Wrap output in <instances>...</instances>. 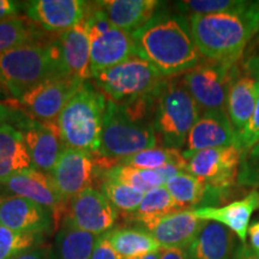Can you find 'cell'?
I'll list each match as a JSON object with an SVG mask.
<instances>
[{
    "label": "cell",
    "instance_id": "cell-1",
    "mask_svg": "<svg viewBox=\"0 0 259 259\" xmlns=\"http://www.w3.org/2000/svg\"><path fill=\"white\" fill-rule=\"evenodd\" d=\"M136 54L149 61L166 78L189 72L204 58L191 32L189 18L157 11L134 34Z\"/></svg>",
    "mask_w": 259,
    "mask_h": 259
},
{
    "label": "cell",
    "instance_id": "cell-2",
    "mask_svg": "<svg viewBox=\"0 0 259 259\" xmlns=\"http://www.w3.org/2000/svg\"><path fill=\"white\" fill-rule=\"evenodd\" d=\"M189 22L196 46L205 59L236 64L259 30V2L232 12L190 16Z\"/></svg>",
    "mask_w": 259,
    "mask_h": 259
},
{
    "label": "cell",
    "instance_id": "cell-3",
    "mask_svg": "<svg viewBox=\"0 0 259 259\" xmlns=\"http://www.w3.org/2000/svg\"><path fill=\"white\" fill-rule=\"evenodd\" d=\"M57 76H65L57 40L36 41L0 54V89L14 99Z\"/></svg>",
    "mask_w": 259,
    "mask_h": 259
},
{
    "label": "cell",
    "instance_id": "cell-4",
    "mask_svg": "<svg viewBox=\"0 0 259 259\" xmlns=\"http://www.w3.org/2000/svg\"><path fill=\"white\" fill-rule=\"evenodd\" d=\"M106 107V96L88 80L83 82L57 120L65 148L99 153Z\"/></svg>",
    "mask_w": 259,
    "mask_h": 259
},
{
    "label": "cell",
    "instance_id": "cell-5",
    "mask_svg": "<svg viewBox=\"0 0 259 259\" xmlns=\"http://www.w3.org/2000/svg\"><path fill=\"white\" fill-rule=\"evenodd\" d=\"M157 142L153 124L134 120L118 103L107 100L101 145L96 154L99 170L109 169L132 155L155 148Z\"/></svg>",
    "mask_w": 259,
    "mask_h": 259
},
{
    "label": "cell",
    "instance_id": "cell-6",
    "mask_svg": "<svg viewBox=\"0 0 259 259\" xmlns=\"http://www.w3.org/2000/svg\"><path fill=\"white\" fill-rule=\"evenodd\" d=\"M200 116V108L180 79H169L162 85L154 107V130L164 147H185L191 128Z\"/></svg>",
    "mask_w": 259,
    "mask_h": 259
},
{
    "label": "cell",
    "instance_id": "cell-7",
    "mask_svg": "<svg viewBox=\"0 0 259 259\" xmlns=\"http://www.w3.org/2000/svg\"><path fill=\"white\" fill-rule=\"evenodd\" d=\"M96 88L118 105L156 96L167 78L143 58L134 56L93 77Z\"/></svg>",
    "mask_w": 259,
    "mask_h": 259
},
{
    "label": "cell",
    "instance_id": "cell-8",
    "mask_svg": "<svg viewBox=\"0 0 259 259\" xmlns=\"http://www.w3.org/2000/svg\"><path fill=\"white\" fill-rule=\"evenodd\" d=\"M93 77L109 67L137 56L134 35L116 28L96 3H90L87 16Z\"/></svg>",
    "mask_w": 259,
    "mask_h": 259
},
{
    "label": "cell",
    "instance_id": "cell-9",
    "mask_svg": "<svg viewBox=\"0 0 259 259\" xmlns=\"http://www.w3.org/2000/svg\"><path fill=\"white\" fill-rule=\"evenodd\" d=\"M187 160V173L198 178L210 187L216 204L231 196L238 184L242 151L239 147H227L200 150L184 155Z\"/></svg>",
    "mask_w": 259,
    "mask_h": 259
},
{
    "label": "cell",
    "instance_id": "cell-10",
    "mask_svg": "<svg viewBox=\"0 0 259 259\" xmlns=\"http://www.w3.org/2000/svg\"><path fill=\"white\" fill-rule=\"evenodd\" d=\"M82 80L57 76L38 83L18 99L10 102L12 109L41 122H57L61 111L82 85Z\"/></svg>",
    "mask_w": 259,
    "mask_h": 259
},
{
    "label": "cell",
    "instance_id": "cell-11",
    "mask_svg": "<svg viewBox=\"0 0 259 259\" xmlns=\"http://www.w3.org/2000/svg\"><path fill=\"white\" fill-rule=\"evenodd\" d=\"M236 64L209 60L197 65L183 77V82L200 109L226 111L227 95Z\"/></svg>",
    "mask_w": 259,
    "mask_h": 259
},
{
    "label": "cell",
    "instance_id": "cell-12",
    "mask_svg": "<svg viewBox=\"0 0 259 259\" xmlns=\"http://www.w3.org/2000/svg\"><path fill=\"white\" fill-rule=\"evenodd\" d=\"M118 218V210L101 191L94 187L70 199L66 209V222L96 236L113 231Z\"/></svg>",
    "mask_w": 259,
    "mask_h": 259
},
{
    "label": "cell",
    "instance_id": "cell-13",
    "mask_svg": "<svg viewBox=\"0 0 259 259\" xmlns=\"http://www.w3.org/2000/svg\"><path fill=\"white\" fill-rule=\"evenodd\" d=\"M50 174L60 196L70 202L78 193L92 189L99 176V166L94 154L65 148Z\"/></svg>",
    "mask_w": 259,
    "mask_h": 259
},
{
    "label": "cell",
    "instance_id": "cell-14",
    "mask_svg": "<svg viewBox=\"0 0 259 259\" xmlns=\"http://www.w3.org/2000/svg\"><path fill=\"white\" fill-rule=\"evenodd\" d=\"M259 99V63L247 64L244 70L235 65L227 95L226 112L238 136L253 115Z\"/></svg>",
    "mask_w": 259,
    "mask_h": 259
},
{
    "label": "cell",
    "instance_id": "cell-15",
    "mask_svg": "<svg viewBox=\"0 0 259 259\" xmlns=\"http://www.w3.org/2000/svg\"><path fill=\"white\" fill-rule=\"evenodd\" d=\"M18 120L32 167L51 173L65 149L57 122H41L24 115Z\"/></svg>",
    "mask_w": 259,
    "mask_h": 259
},
{
    "label": "cell",
    "instance_id": "cell-16",
    "mask_svg": "<svg viewBox=\"0 0 259 259\" xmlns=\"http://www.w3.org/2000/svg\"><path fill=\"white\" fill-rule=\"evenodd\" d=\"M2 185H5L15 196L31 200L50 210L56 220V225L66 211V200L60 196L50 173L32 167L11 177Z\"/></svg>",
    "mask_w": 259,
    "mask_h": 259
},
{
    "label": "cell",
    "instance_id": "cell-17",
    "mask_svg": "<svg viewBox=\"0 0 259 259\" xmlns=\"http://www.w3.org/2000/svg\"><path fill=\"white\" fill-rule=\"evenodd\" d=\"M27 17L51 32L69 30L88 16L90 3L82 0H32L27 3Z\"/></svg>",
    "mask_w": 259,
    "mask_h": 259
},
{
    "label": "cell",
    "instance_id": "cell-18",
    "mask_svg": "<svg viewBox=\"0 0 259 259\" xmlns=\"http://www.w3.org/2000/svg\"><path fill=\"white\" fill-rule=\"evenodd\" d=\"M239 147L238 134L226 111L204 112L187 136L184 155L200 150Z\"/></svg>",
    "mask_w": 259,
    "mask_h": 259
},
{
    "label": "cell",
    "instance_id": "cell-19",
    "mask_svg": "<svg viewBox=\"0 0 259 259\" xmlns=\"http://www.w3.org/2000/svg\"><path fill=\"white\" fill-rule=\"evenodd\" d=\"M52 212L37 203L12 196L0 198V226L18 233L42 235L52 226Z\"/></svg>",
    "mask_w": 259,
    "mask_h": 259
},
{
    "label": "cell",
    "instance_id": "cell-20",
    "mask_svg": "<svg viewBox=\"0 0 259 259\" xmlns=\"http://www.w3.org/2000/svg\"><path fill=\"white\" fill-rule=\"evenodd\" d=\"M205 222L197 218L192 210H184L144 223L141 228L150 233L162 248L187 250Z\"/></svg>",
    "mask_w": 259,
    "mask_h": 259
},
{
    "label": "cell",
    "instance_id": "cell-21",
    "mask_svg": "<svg viewBox=\"0 0 259 259\" xmlns=\"http://www.w3.org/2000/svg\"><path fill=\"white\" fill-rule=\"evenodd\" d=\"M65 76L85 82L93 78L90 69V41L87 18L57 38Z\"/></svg>",
    "mask_w": 259,
    "mask_h": 259
},
{
    "label": "cell",
    "instance_id": "cell-22",
    "mask_svg": "<svg viewBox=\"0 0 259 259\" xmlns=\"http://www.w3.org/2000/svg\"><path fill=\"white\" fill-rule=\"evenodd\" d=\"M259 210V191L252 190L245 198L227 204L225 206H203L192 210L203 221H213L235 233L242 244H246L252 213Z\"/></svg>",
    "mask_w": 259,
    "mask_h": 259
},
{
    "label": "cell",
    "instance_id": "cell-23",
    "mask_svg": "<svg viewBox=\"0 0 259 259\" xmlns=\"http://www.w3.org/2000/svg\"><path fill=\"white\" fill-rule=\"evenodd\" d=\"M96 4L116 28L131 34L144 27L160 8L156 0H103Z\"/></svg>",
    "mask_w": 259,
    "mask_h": 259
},
{
    "label": "cell",
    "instance_id": "cell-24",
    "mask_svg": "<svg viewBox=\"0 0 259 259\" xmlns=\"http://www.w3.org/2000/svg\"><path fill=\"white\" fill-rule=\"evenodd\" d=\"M234 251L233 232L213 221L205 222L187 248L190 259H233Z\"/></svg>",
    "mask_w": 259,
    "mask_h": 259
},
{
    "label": "cell",
    "instance_id": "cell-25",
    "mask_svg": "<svg viewBox=\"0 0 259 259\" xmlns=\"http://www.w3.org/2000/svg\"><path fill=\"white\" fill-rule=\"evenodd\" d=\"M30 168V155L22 132L9 124L0 125V185Z\"/></svg>",
    "mask_w": 259,
    "mask_h": 259
},
{
    "label": "cell",
    "instance_id": "cell-26",
    "mask_svg": "<svg viewBox=\"0 0 259 259\" xmlns=\"http://www.w3.org/2000/svg\"><path fill=\"white\" fill-rule=\"evenodd\" d=\"M164 187L176 200L181 211L203 206H216L210 187L187 171H181L170 178Z\"/></svg>",
    "mask_w": 259,
    "mask_h": 259
},
{
    "label": "cell",
    "instance_id": "cell-27",
    "mask_svg": "<svg viewBox=\"0 0 259 259\" xmlns=\"http://www.w3.org/2000/svg\"><path fill=\"white\" fill-rule=\"evenodd\" d=\"M109 241L121 259H134L161 252V245L143 228H119L107 233Z\"/></svg>",
    "mask_w": 259,
    "mask_h": 259
},
{
    "label": "cell",
    "instance_id": "cell-28",
    "mask_svg": "<svg viewBox=\"0 0 259 259\" xmlns=\"http://www.w3.org/2000/svg\"><path fill=\"white\" fill-rule=\"evenodd\" d=\"M97 236L65 221L58 235L60 259H92Z\"/></svg>",
    "mask_w": 259,
    "mask_h": 259
},
{
    "label": "cell",
    "instance_id": "cell-29",
    "mask_svg": "<svg viewBox=\"0 0 259 259\" xmlns=\"http://www.w3.org/2000/svg\"><path fill=\"white\" fill-rule=\"evenodd\" d=\"M178 211H181V210L176 200L173 199L166 187L161 186L145 193L141 205L134 213H130V216H131V220L142 226L153 220Z\"/></svg>",
    "mask_w": 259,
    "mask_h": 259
},
{
    "label": "cell",
    "instance_id": "cell-30",
    "mask_svg": "<svg viewBox=\"0 0 259 259\" xmlns=\"http://www.w3.org/2000/svg\"><path fill=\"white\" fill-rule=\"evenodd\" d=\"M106 179H112L118 181V183L125 184L132 189L141 191V192L147 193L150 190L156 189V187L164 186L166 180L161 176V173L156 170L150 169H139L126 164H115L106 170L103 174Z\"/></svg>",
    "mask_w": 259,
    "mask_h": 259
},
{
    "label": "cell",
    "instance_id": "cell-31",
    "mask_svg": "<svg viewBox=\"0 0 259 259\" xmlns=\"http://www.w3.org/2000/svg\"><path fill=\"white\" fill-rule=\"evenodd\" d=\"M120 163L126 164V166L139 168V169L156 170L167 166V164H177V166L181 167L185 171L187 169V160L180 151V149L167 147L145 149L141 153L125 158Z\"/></svg>",
    "mask_w": 259,
    "mask_h": 259
},
{
    "label": "cell",
    "instance_id": "cell-32",
    "mask_svg": "<svg viewBox=\"0 0 259 259\" xmlns=\"http://www.w3.org/2000/svg\"><path fill=\"white\" fill-rule=\"evenodd\" d=\"M40 34L34 22L28 17H18L0 22V54L36 42Z\"/></svg>",
    "mask_w": 259,
    "mask_h": 259
},
{
    "label": "cell",
    "instance_id": "cell-33",
    "mask_svg": "<svg viewBox=\"0 0 259 259\" xmlns=\"http://www.w3.org/2000/svg\"><path fill=\"white\" fill-rule=\"evenodd\" d=\"M101 192L116 210H120L128 215L134 213L138 209L145 194L125 184L112 179H106V178H103L101 183Z\"/></svg>",
    "mask_w": 259,
    "mask_h": 259
},
{
    "label": "cell",
    "instance_id": "cell-34",
    "mask_svg": "<svg viewBox=\"0 0 259 259\" xmlns=\"http://www.w3.org/2000/svg\"><path fill=\"white\" fill-rule=\"evenodd\" d=\"M42 235L18 233L0 226V259H12L25 251L35 248Z\"/></svg>",
    "mask_w": 259,
    "mask_h": 259
},
{
    "label": "cell",
    "instance_id": "cell-35",
    "mask_svg": "<svg viewBox=\"0 0 259 259\" xmlns=\"http://www.w3.org/2000/svg\"><path fill=\"white\" fill-rule=\"evenodd\" d=\"M248 3L240 0H189L177 3V6L184 15L202 16L236 11L246 8Z\"/></svg>",
    "mask_w": 259,
    "mask_h": 259
},
{
    "label": "cell",
    "instance_id": "cell-36",
    "mask_svg": "<svg viewBox=\"0 0 259 259\" xmlns=\"http://www.w3.org/2000/svg\"><path fill=\"white\" fill-rule=\"evenodd\" d=\"M238 184L259 190V143L242 153Z\"/></svg>",
    "mask_w": 259,
    "mask_h": 259
},
{
    "label": "cell",
    "instance_id": "cell-37",
    "mask_svg": "<svg viewBox=\"0 0 259 259\" xmlns=\"http://www.w3.org/2000/svg\"><path fill=\"white\" fill-rule=\"evenodd\" d=\"M238 138L239 148L241 149L242 153H245L253 145L259 143V99L250 122L246 126L244 131L238 136Z\"/></svg>",
    "mask_w": 259,
    "mask_h": 259
},
{
    "label": "cell",
    "instance_id": "cell-38",
    "mask_svg": "<svg viewBox=\"0 0 259 259\" xmlns=\"http://www.w3.org/2000/svg\"><path fill=\"white\" fill-rule=\"evenodd\" d=\"M92 259H121L116 253L107 234L97 236Z\"/></svg>",
    "mask_w": 259,
    "mask_h": 259
},
{
    "label": "cell",
    "instance_id": "cell-39",
    "mask_svg": "<svg viewBox=\"0 0 259 259\" xmlns=\"http://www.w3.org/2000/svg\"><path fill=\"white\" fill-rule=\"evenodd\" d=\"M21 3L14 0H0V22L18 17Z\"/></svg>",
    "mask_w": 259,
    "mask_h": 259
},
{
    "label": "cell",
    "instance_id": "cell-40",
    "mask_svg": "<svg viewBox=\"0 0 259 259\" xmlns=\"http://www.w3.org/2000/svg\"><path fill=\"white\" fill-rule=\"evenodd\" d=\"M160 259H190L185 248H162Z\"/></svg>",
    "mask_w": 259,
    "mask_h": 259
},
{
    "label": "cell",
    "instance_id": "cell-41",
    "mask_svg": "<svg viewBox=\"0 0 259 259\" xmlns=\"http://www.w3.org/2000/svg\"><path fill=\"white\" fill-rule=\"evenodd\" d=\"M233 259H259V253L246 244H242L239 247H235Z\"/></svg>",
    "mask_w": 259,
    "mask_h": 259
},
{
    "label": "cell",
    "instance_id": "cell-42",
    "mask_svg": "<svg viewBox=\"0 0 259 259\" xmlns=\"http://www.w3.org/2000/svg\"><path fill=\"white\" fill-rule=\"evenodd\" d=\"M12 259H50V253L46 248H31Z\"/></svg>",
    "mask_w": 259,
    "mask_h": 259
},
{
    "label": "cell",
    "instance_id": "cell-43",
    "mask_svg": "<svg viewBox=\"0 0 259 259\" xmlns=\"http://www.w3.org/2000/svg\"><path fill=\"white\" fill-rule=\"evenodd\" d=\"M248 238H250L251 248L259 253V221L250 225L248 228Z\"/></svg>",
    "mask_w": 259,
    "mask_h": 259
},
{
    "label": "cell",
    "instance_id": "cell-44",
    "mask_svg": "<svg viewBox=\"0 0 259 259\" xmlns=\"http://www.w3.org/2000/svg\"><path fill=\"white\" fill-rule=\"evenodd\" d=\"M12 111H14V109H12L11 107L0 102V125L5 124V120H8L10 116H11Z\"/></svg>",
    "mask_w": 259,
    "mask_h": 259
},
{
    "label": "cell",
    "instance_id": "cell-45",
    "mask_svg": "<svg viewBox=\"0 0 259 259\" xmlns=\"http://www.w3.org/2000/svg\"><path fill=\"white\" fill-rule=\"evenodd\" d=\"M160 257H161V252H156V253H149V254L142 255V257L134 258V259H160Z\"/></svg>",
    "mask_w": 259,
    "mask_h": 259
},
{
    "label": "cell",
    "instance_id": "cell-46",
    "mask_svg": "<svg viewBox=\"0 0 259 259\" xmlns=\"http://www.w3.org/2000/svg\"><path fill=\"white\" fill-rule=\"evenodd\" d=\"M0 92H2V89H0ZM0 94H2V93H0Z\"/></svg>",
    "mask_w": 259,
    "mask_h": 259
}]
</instances>
